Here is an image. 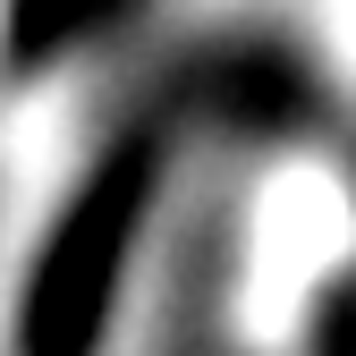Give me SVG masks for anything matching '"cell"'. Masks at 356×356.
<instances>
[{
    "mask_svg": "<svg viewBox=\"0 0 356 356\" xmlns=\"http://www.w3.org/2000/svg\"><path fill=\"white\" fill-rule=\"evenodd\" d=\"M178 161V111H136L119 136L76 170L60 212L42 220L26 254V280L9 305V356H102L127 305L145 220Z\"/></svg>",
    "mask_w": 356,
    "mask_h": 356,
    "instance_id": "1",
    "label": "cell"
},
{
    "mask_svg": "<svg viewBox=\"0 0 356 356\" xmlns=\"http://www.w3.org/2000/svg\"><path fill=\"white\" fill-rule=\"evenodd\" d=\"M127 9H136V0H9V9H0V51H9L17 68L60 60L68 42L102 34V26L127 17Z\"/></svg>",
    "mask_w": 356,
    "mask_h": 356,
    "instance_id": "2",
    "label": "cell"
},
{
    "mask_svg": "<svg viewBox=\"0 0 356 356\" xmlns=\"http://www.w3.org/2000/svg\"><path fill=\"white\" fill-rule=\"evenodd\" d=\"M305 339L314 356H356V272H331L305 305Z\"/></svg>",
    "mask_w": 356,
    "mask_h": 356,
    "instance_id": "3",
    "label": "cell"
}]
</instances>
